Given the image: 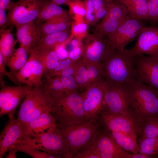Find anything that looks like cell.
<instances>
[{
    "mask_svg": "<svg viewBox=\"0 0 158 158\" xmlns=\"http://www.w3.org/2000/svg\"><path fill=\"white\" fill-rule=\"evenodd\" d=\"M18 142L45 152L57 158H71L67 145L57 127L35 137H26Z\"/></svg>",
    "mask_w": 158,
    "mask_h": 158,
    "instance_id": "8992f818",
    "label": "cell"
},
{
    "mask_svg": "<svg viewBox=\"0 0 158 158\" xmlns=\"http://www.w3.org/2000/svg\"><path fill=\"white\" fill-rule=\"evenodd\" d=\"M104 0L107 2L110 3V2H111V1L113 0Z\"/></svg>",
    "mask_w": 158,
    "mask_h": 158,
    "instance_id": "f5cc1de1",
    "label": "cell"
},
{
    "mask_svg": "<svg viewBox=\"0 0 158 158\" xmlns=\"http://www.w3.org/2000/svg\"><path fill=\"white\" fill-rule=\"evenodd\" d=\"M107 12L102 20L96 25L93 32L107 37L130 16L123 6L117 3H107Z\"/></svg>",
    "mask_w": 158,
    "mask_h": 158,
    "instance_id": "2e32d148",
    "label": "cell"
},
{
    "mask_svg": "<svg viewBox=\"0 0 158 158\" xmlns=\"http://www.w3.org/2000/svg\"><path fill=\"white\" fill-rule=\"evenodd\" d=\"M85 66L90 84L96 81L105 79L103 66L101 63L91 64Z\"/></svg>",
    "mask_w": 158,
    "mask_h": 158,
    "instance_id": "8d00e7d4",
    "label": "cell"
},
{
    "mask_svg": "<svg viewBox=\"0 0 158 158\" xmlns=\"http://www.w3.org/2000/svg\"><path fill=\"white\" fill-rule=\"evenodd\" d=\"M31 49L19 46L14 49L8 59L6 65L9 68L10 72L14 76L26 63Z\"/></svg>",
    "mask_w": 158,
    "mask_h": 158,
    "instance_id": "4316f807",
    "label": "cell"
},
{
    "mask_svg": "<svg viewBox=\"0 0 158 158\" xmlns=\"http://www.w3.org/2000/svg\"><path fill=\"white\" fill-rule=\"evenodd\" d=\"M11 27L8 29L0 30V52L3 56L4 62L6 65L7 61L13 53L16 44L18 42L15 40L12 32Z\"/></svg>",
    "mask_w": 158,
    "mask_h": 158,
    "instance_id": "83f0119b",
    "label": "cell"
},
{
    "mask_svg": "<svg viewBox=\"0 0 158 158\" xmlns=\"http://www.w3.org/2000/svg\"><path fill=\"white\" fill-rule=\"evenodd\" d=\"M100 63L107 84L125 86L135 82L134 56L128 49L120 50L111 47Z\"/></svg>",
    "mask_w": 158,
    "mask_h": 158,
    "instance_id": "6da1fadb",
    "label": "cell"
},
{
    "mask_svg": "<svg viewBox=\"0 0 158 158\" xmlns=\"http://www.w3.org/2000/svg\"><path fill=\"white\" fill-rule=\"evenodd\" d=\"M91 146L99 158H125L131 154L121 147L105 127H100Z\"/></svg>",
    "mask_w": 158,
    "mask_h": 158,
    "instance_id": "4fadbf2b",
    "label": "cell"
},
{
    "mask_svg": "<svg viewBox=\"0 0 158 158\" xmlns=\"http://www.w3.org/2000/svg\"><path fill=\"white\" fill-rule=\"evenodd\" d=\"M125 86L131 116L143 125L147 120L158 118V90L133 82Z\"/></svg>",
    "mask_w": 158,
    "mask_h": 158,
    "instance_id": "7a4b0ae2",
    "label": "cell"
},
{
    "mask_svg": "<svg viewBox=\"0 0 158 158\" xmlns=\"http://www.w3.org/2000/svg\"><path fill=\"white\" fill-rule=\"evenodd\" d=\"M145 26L141 20L131 17L107 37L112 48L122 50L129 43L138 37Z\"/></svg>",
    "mask_w": 158,
    "mask_h": 158,
    "instance_id": "8fae6325",
    "label": "cell"
},
{
    "mask_svg": "<svg viewBox=\"0 0 158 158\" xmlns=\"http://www.w3.org/2000/svg\"><path fill=\"white\" fill-rule=\"evenodd\" d=\"M15 27L16 40L20 46L31 49L40 39L39 29L34 20Z\"/></svg>",
    "mask_w": 158,
    "mask_h": 158,
    "instance_id": "44dd1931",
    "label": "cell"
},
{
    "mask_svg": "<svg viewBox=\"0 0 158 158\" xmlns=\"http://www.w3.org/2000/svg\"><path fill=\"white\" fill-rule=\"evenodd\" d=\"M61 17L71 19L68 11L51 0H46L41 7L35 22L39 24Z\"/></svg>",
    "mask_w": 158,
    "mask_h": 158,
    "instance_id": "7402d4cb",
    "label": "cell"
},
{
    "mask_svg": "<svg viewBox=\"0 0 158 158\" xmlns=\"http://www.w3.org/2000/svg\"><path fill=\"white\" fill-rule=\"evenodd\" d=\"M68 6L69 14L73 20L85 19V11L84 1L80 0H72Z\"/></svg>",
    "mask_w": 158,
    "mask_h": 158,
    "instance_id": "d6a6232c",
    "label": "cell"
},
{
    "mask_svg": "<svg viewBox=\"0 0 158 158\" xmlns=\"http://www.w3.org/2000/svg\"><path fill=\"white\" fill-rule=\"evenodd\" d=\"M6 65L4 62L3 55L0 52V74L7 76L11 81L17 85L18 83L14 76L10 72H8L6 70L5 68Z\"/></svg>",
    "mask_w": 158,
    "mask_h": 158,
    "instance_id": "f6af8a7d",
    "label": "cell"
},
{
    "mask_svg": "<svg viewBox=\"0 0 158 158\" xmlns=\"http://www.w3.org/2000/svg\"><path fill=\"white\" fill-rule=\"evenodd\" d=\"M135 82L158 90V58L138 55L134 56Z\"/></svg>",
    "mask_w": 158,
    "mask_h": 158,
    "instance_id": "5bb4252c",
    "label": "cell"
},
{
    "mask_svg": "<svg viewBox=\"0 0 158 158\" xmlns=\"http://www.w3.org/2000/svg\"><path fill=\"white\" fill-rule=\"evenodd\" d=\"M44 74V67L32 48L26 63L14 76L18 83H24L33 87L44 85L42 78Z\"/></svg>",
    "mask_w": 158,
    "mask_h": 158,
    "instance_id": "e0dca14e",
    "label": "cell"
},
{
    "mask_svg": "<svg viewBox=\"0 0 158 158\" xmlns=\"http://www.w3.org/2000/svg\"><path fill=\"white\" fill-rule=\"evenodd\" d=\"M97 121L100 126L110 131L119 132L136 140L143 127V125L131 117L110 114L102 111L100 112Z\"/></svg>",
    "mask_w": 158,
    "mask_h": 158,
    "instance_id": "52a82bcc",
    "label": "cell"
},
{
    "mask_svg": "<svg viewBox=\"0 0 158 158\" xmlns=\"http://www.w3.org/2000/svg\"><path fill=\"white\" fill-rule=\"evenodd\" d=\"M105 79L92 83L80 94L83 100L85 112L84 121H97L102 110Z\"/></svg>",
    "mask_w": 158,
    "mask_h": 158,
    "instance_id": "30bf717a",
    "label": "cell"
},
{
    "mask_svg": "<svg viewBox=\"0 0 158 158\" xmlns=\"http://www.w3.org/2000/svg\"><path fill=\"white\" fill-rule=\"evenodd\" d=\"M101 111L110 114L132 117L125 86L110 85L106 83Z\"/></svg>",
    "mask_w": 158,
    "mask_h": 158,
    "instance_id": "9c48e42d",
    "label": "cell"
},
{
    "mask_svg": "<svg viewBox=\"0 0 158 158\" xmlns=\"http://www.w3.org/2000/svg\"><path fill=\"white\" fill-rule=\"evenodd\" d=\"M37 58L43 65L45 75L53 70L60 60L55 49H38L33 47Z\"/></svg>",
    "mask_w": 158,
    "mask_h": 158,
    "instance_id": "484cf974",
    "label": "cell"
},
{
    "mask_svg": "<svg viewBox=\"0 0 158 158\" xmlns=\"http://www.w3.org/2000/svg\"><path fill=\"white\" fill-rule=\"evenodd\" d=\"M124 6L131 17L141 20H148L147 0H114Z\"/></svg>",
    "mask_w": 158,
    "mask_h": 158,
    "instance_id": "d4e9b609",
    "label": "cell"
},
{
    "mask_svg": "<svg viewBox=\"0 0 158 158\" xmlns=\"http://www.w3.org/2000/svg\"><path fill=\"white\" fill-rule=\"evenodd\" d=\"M111 132L117 143L123 149L133 154L139 153V148L137 140L119 132Z\"/></svg>",
    "mask_w": 158,
    "mask_h": 158,
    "instance_id": "f1b7e54d",
    "label": "cell"
},
{
    "mask_svg": "<svg viewBox=\"0 0 158 158\" xmlns=\"http://www.w3.org/2000/svg\"><path fill=\"white\" fill-rule=\"evenodd\" d=\"M8 26L7 16L5 11L0 8V29H4Z\"/></svg>",
    "mask_w": 158,
    "mask_h": 158,
    "instance_id": "7dc6e473",
    "label": "cell"
},
{
    "mask_svg": "<svg viewBox=\"0 0 158 158\" xmlns=\"http://www.w3.org/2000/svg\"><path fill=\"white\" fill-rule=\"evenodd\" d=\"M85 14V20L88 25L95 24V10L92 0H84Z\"/></svg>",
    "mask_w": 158,
    "mask_h": 158,
    "instance_id": "7bdbcfd3",
    "label": "cell"
},
{
    "mask_svg": "<svg viewBox=\"0 0 158 158\" xmlns=\"http://www.w3.org/2000/svg\"><path fill=\"white\" fill-rule=\"evenodd\" d=\"M74 76L80 90H85L90 84L86 66L80 59L78 61Z\"/></svg>",
    "mask_w": 158,
    "mask_h": 158,
    "instance_id": "1f68e13d",
    "label": "cell"
},
{
    "mask_svg": "<svg viewBox=\"0 0 158 158\" xmlns=\"http://www.w3.org/2000/svg\"></svg>",
    "mask_w": 158,
    "mask_h": 158,
    "instance_id": "db71d44e",
    "label": "cell"
},
{
    "mask_svg": "<svg viewBox=\"0 0 158 158\" xmlns=\"http://www.w3.org/2000/svg\"><path fill=\"white\" fill-rule=\"evenodd\" d=\"M52 1L59 6L65 5L68 6L72 0H51Z\"/></svg>",
    "mask_w": 158,
    "mask_h": 158,
    "instance_id": "816d5d0a",
    "label": "cell"
},
{
    "mask_svg": "<svg viewBox=\"0 0 158 158\" xmlns=\"http://www.w3.org/2000/svg\"><path fill=\"white\" fill-rule=\"evenodd\" d=\"M139 153L154 157L158 154V138L138 140Z\"/></svg>",
    "mask_w": 158,
    "mask_h": 158,
    "instance_id": "4dcf8cb0",
    "label": "cell"
},
{
    "mask_svg": "<svg viewBox=\"0 0 158 158\" xmlns=\"http://www.w3.org/2000/svg\"><path fill=\"white\" fill-rule=\"evenodd\" d=\"M78 61L79 60L74 62L64 69L58 76H67L74 75L77 68Z\"/></svg>",
    "mask_w": 158,
    "mask_h": 158,
    "instance_id": "bcb514c9",
    "label": "cell"
},
{
    "mask_svg": "<svg viewBox=\"0 0 158 158\" xmlns=\"http://www.w3.org/2000/svg\"><path fill=\"white\" fill-rule=\"evenodd\" d=\"M158 124V118L149 119L144 122L141 135L139 140L152 139L157 138V130Z\"/></svg>",
    "mask_w": 158,
    "mask_h": 158,
    "instance_id": "836d02e7",
    "label": "cell"
},
{
    "mask_svg": "<svg viewBox=\"0 0 158 158\" xmlns=\"http://www.w3.org/2000/svg\"><path fill=\"white\" fill-rule=\"evenodd\" d=\"M89 25L85 19L72 21L71 27V34L73 37L83 40L89 34Z\"/></svg>",
    "mask_w": 158,
    "mask_h": 158,
    "instance_id": "e575fe53",
    "label": "cell"
},
{
    "mask_svg": "<svg viewBox=\"0 0 158 158\" xmlns=\"http://www.w3.org/2000/svg\"><path fill=\"white\" fill-rule=\"evenodd\" d=\"M100 127L97 121H90L58 126L57 128L72 158L80 151L92 144Z\"/></svg>",
    "mask_w": 158,
    "mask_h": 158,
    "instance_id": "3957f363",
    "label": "cell"
},
{
    "mask_svg": "<svg viewBox=\"0 0 158 158\" xmlns=\"http://www.w3.org/2000/svg\"><path fill=\"white\" fill-rule=\"evenodd\" d=\"M83 40L73 37L70 42V48L68 58L75 61L81 59L83 51Z\"/></svg>",
    "mask_w": 158,
    "mask_h": 158,
    "instance_id": "74e56055",
    "label": "cell"
},
{
    "mask_svg": "<svg viewBox=\"0 0 158 158\" xmlns=\"http://www.w3.org/2000/svg\"><path fill=\"white\" fill-rule=\"evenodd\" d=\"M46 0H19L13 2L7 14L8 26H16L34 21Z\"/></svg>",
    "mask_w": 158,
    "mask_h": 158,
    "instance_id": "ba28073f",
    "label": "cell"
},
{
    "mask_svg": "<svg viewBox=\"0 0 158 158\" xmlns=\"http://www.w3.org/2000/svg\"><path fill=\"white\" fill-rule=\"evenodd\" d=\"M95 10V24L103 18L107 11V3L104 0H92Z\"/></svg>",
    "mask_w": 158,
    "mask_h": 158,
    "instance_id": "f35d334b",
    "label": "cell"
},
{
    "mask_svg": "<svg viewBox=\"0 0 158 158\" xmlns=\"http://www.w3.org/2000/svg\"><path fill=\"white\" fill-rule=\"evenodd\" d=\"M148 1V0H147Z\"/></svg>",
    "mask_w": 158,
    "mask_h": 158,
    "instance_id": "11a10c76",
    "label": "cell"
},
{
    "mask_svg": "<svg viewBox=\"0 0 158 158\" xmlns=\"http://www.w3.org/2000/svg\"><path fill=\"white\" fill-rule=\"evenodd\" d=\"M44 75L45 83H44V86L48 91L52 98L57 97L66 94L59 76L52 78Z\"/></svg>",
    "mask_w": 158,
    "mask_h": 158,
    "instance_id": "f546056e",
    "label": "cell"
},
{
    "mask_svg": "<svg viewBox=\"0 0 158 158\" xmlns=\"http://www.w3.org/2000/svg\"><path fill=\"white\" fill-rule=\"evenodd\" d=\"M51 111H46L27 124H23L26 137H35L56 128L58 125Z\"/></svg>",
    "mask_w": 158,
    "mask_h": 158,
    "instance_id": "ffe728a7",
    "label": "cell"
},
{
    "mask_svg": "<svg viewBox=\"0 0 158 158\" xmlns=\"http://www.w3.org/2000/svg\"><path fill=\"white\" fill-rule=\"evenodd\" d=\"M53 99L44 85L32 87L21 104L17 119L26 125L51 109Z\"/></svg>",
    "mask_w": 158,
    "mask_h": 158,
    "instance_id": "5b68a950",
    "label": "cell"
},
{
    "mask_svg": "<svg viewBox=\"0 0 158 158\" xmlns=\"http://www.w3.org/2000/svg\"><path fill=\"white\" fill-rule=\"evenodd\" d=\"M13 2L10 0H0V8L6 11L10 8Z\"/></svg>",
    "mask_w": 158,
    "mask_h": 158,
    "instance_id": "c3c4849f",
    "label": "cell"
},
{
    "mask_svg": "<svg viewBox=\"0 0 158 158\" xmlns=\"http://www.w3.org/2000/svg\"><path fill=\"white\" fill-rule=\"evenodd\" d=\"M72 22L71 19L61 17L37 24L40 38L49 35L70 29Z\"/></svg>",
    "mask_w": 158,
    "mask_h": 158,
    "instance_id": "603a6c76",
    "label": "cell"
},
{
    "mask_svg": "<svg viewBox=\"0 0 158 158\" xmlns=\"http://www.w3.org/2000/svg\"><path fill=\"white\" fill-rule=\"evenodd\" d=\"M0 116L7 114L13 116L17 106L32 87L25 85L17 86L5 85L0 82Z\"/></svg>",
    "mask_w": 158,
    "mask_h": 158,
    "instance_id": "9a60e30c",
    "label": "cell"
},
{
    "mask_svg": "<svg viewBox=\"0 0 158 158\" xmlns=\"http://www.w3.org/2000/svg\"><path fill=\"white\" fill-rule=\"evenodd\" d=\"M128 50L134 56L147 54L158 58V26H144L138 37L135 44Z\"/></svg>",
    "mask_w": 158,
    "mask_h": 158,
    "instance_id": "ac0fdd59",
    "label": "cell"
},
{
    "mask_svg": "<svg viewBox=\"0 0 158 158\" xmlns=\"http://www.w3.org/2000/svg\"><path fill=\"white\" fill-rule=\"evenodd\" d=\"M14 146L18 151L24 152L34 158H57L45 152L41 151L39 149L28 146L19 142H17Z\"/></svg>",
    "mask_w": 158,
    "mask_h": 158,
    "instance_id": "d590c367",
    "label": "cell"
},
{
    "mask_svg": "<svg viewBox=\"0 0 158 158\" xmlns=\"http://www.w3.org/2000/svg\"><path fill=\"white\" fill-rule=\"evenodd\" d=\"M18 151L17 150L15 147L14 146H13L9 149L8 151V153L6 157V158H16V154Z\"/></svg>",
    "mask_w": 158,
    "mask_h": 158,
    "instance_id": "f907efd6",
    "label": "cell"
},
{
    "mask_svg": "<svg viewBox=\"0 0 158 158\" xmlns=\"http://www.w3.org/2000/svg\"><path fill=\"white\" fill-rule=\"evenodd\" d=\"M153 157L141 153L130 154L127 155L125 158H152Z\"/></svg>",
    "mask_w": 158,
    "mask_h": 158,
    "instance_id": "681fc988",
    "label": "cell"
},
{
    "mask_svg": "<svg viewBox=\"0 0 158 158\" xmlns=\"http://www.w3.org/2000/svg\"><path fill=\"white\" fill-rule=\"evenodd\" d=\"M71 29L66 31L49 35L40 38L33 47L38 49H55L68 41L72 37Z\"/></svg>",
    "mask_w": 158,
    "mask_h": 158,
    "instance_id": "cb8c5ba5",
    "label": "cell"
},
{
    "mask_svg": "<svg viewBox=\"0 0 158 158\" xmlns=\"http://www.w3.org/2000/svg\"><path fill=\"white\" fill-rule=\"evenodd\" d=\"M52 99L51 112L58 126L84 121L83 100L81 94L77 91Z\"/></svg>",
    "mask_w": 158,
    "mask_h": 158,
    "instance_id": "277c9868",
    "label": "cell"
},
{
    "mask_svg": "<svg viewBox=\"0 0 158 158\" xmlns=\"http://www.w3.org/2000/svg\"><path fill=\"white\" fill-rule=\"evenodd\" d=\"M66 90V94L77 91L78 86L74 75L59 76Z\"/></svg>",
    "mask_w": 158,
    "mask_h": 158,
    "instance_id": "b9f144b4",
    "label": "cell"
},
{
    "mask_svg": "<svg viewBox=\"0 0 158 158\" xmlns=\"http://www.w3.org/2000/svg\"><path fill=\"white\" fill-rule=\"evenodd\" d=\"M9 120L0 135V158L18 142L26 137L23 124L14 116H8Z\"/></svg>",
    "mask_w": 158,
    "mask_h": 158,
    "instance_id": "d6986e66",
    "label": "cell"
},
{
    "mask_svg": "<svg viewBox=\"0 0 158 158\" xmlns=\"http://www.w3.org/2000/svg\"><path fill=\"white\" fill-rule=\"evenodd\" d=\"M83 43V51L80 60L85 66L100 63L111 47L107 37L94 32L84 37Z\"/></svg>",
    "mask_w": 158,
    "mask_h": 158,
    "instance_id": "7c38bea8",
    "label": "cell"
},
{
    "mask_svg": "<svg viewBox=\"0 0 158 158\" xmlns=\"http://www.w3.org/2000/svg\"><path fill=\"white\" fill-rule=\"evenodd\" d=\"M91 145L80 151L73 155L72 158H99Z\"/></svg>",
    "mask_w": 158,
    "mask_h": 158,
    "instance_id": "ee69618b",
    "label": "cell"
},
{
    "mask_svg": "<svg viewBox=\"0 0 158 158\" xmlns=\"http://www.w3.org/2000/svg\"><path fill=\"white\" fill-rule=\"evenodd\" d=\"M148 19L151 25L158 23V0H148Z\"/></svg>",
    "mask_w": 158,
    "mask_h": 158,
    "instance_id": "ab89813d",
    "label": "cell"
},
{
    "mask_svg": "<svg viewBox=\"0 0 158 158\" xmlns=\"http://www.w3.org/2000/svg\"><path fill=\"white\" fill-rule=\"evenodd\" d=\"M75 61H74L68 58L63 60H60L53 70L44 75L50 77L58 76L63 70Z\"/></svg>",
    "mask_w": 158,
    "mask_h": 158,
    "instance_id": "60d3db41",
    "label": "cell"
}]
</instances>
